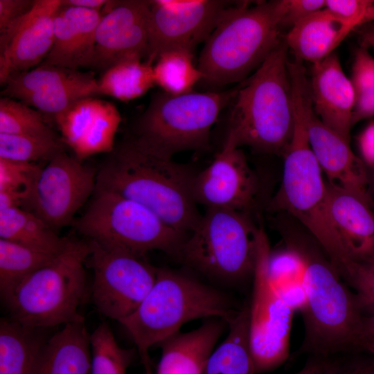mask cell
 I'll return each instance as SVG.
<instances>
[{
  "mask_svg": "<svg viewBox=\"0 0 374 374\" xmlns=\"http://www.w3.org/2000/svg\"><path fill=\"white\" fill-rule=\"evenodd\" d=\"M97 170L96 189L143 205L181 233L188 235L201 219L192 195L197 172L142 149L129 137L114 146Z\"/></svg>",
  "mask_w": 374,
  "mask_h": 374,
  "instance_id": "cell-1",
  "label": "cell"
},
{
  "mask_svg": "<svg viewBox=\"0 0 374 374\" xmlns=\"http://www.w3.org/2000/svg\"><path fill=\"white\" fill-rule=\"evenodd\" d=\"M308 92L292 89L294 130L285 152L280 185L268 204L274 211H285L296 218L315 238L330 262L346 281L354 261L332 222L327 182L311 149L305 118Z\"/></svg>",
  "mask_w": 374,
  "mask_h": 374,
  "instance_id": "cell-2",
  "label": "cell"
},
{
  "mask_svg": "<svg viewBox=\"0 0 374 374\" xmlns=\"http://www.w3.org/2000/svg\"><path fill=\"white\" fill-rule=\"evenodd\" d=\"M288 50L283 37L254 73L238 86L226 136L237 147L283 157L287 152L294 130Z\"/></svg>",
  "mask_w": 374,
  "mask_h": 374,
  "instance_id": "cell-3",
  "label": "cell"
},
{
  "mask_svg": "<svg viewBox=\"0 0 374 374\" xmlns=\"http://www.w3.org/2000/svg\"><path fill=\"white\" fill-rule=\"evenodd\" d=\"M285 9L286 0L228 7L201 51L197 68L203 78L198 84L215 89L242 82L257 69L282 39Z\"/></svg>",
  "mask_w": 374,
  "mask_h": 374,
  "instance_id": "cell-4",
  "label": "cell"
},
{
  "mask_svg": "<svg viewBox=\"0 0 374 374\" xmlns=\"http://www.w3.org/2000/svg\"><path fill=\"white\" fill-rule=\"evenodd\" d=\"M240 309L224 293L190 276L157 268L156 281L148 294L136 310L119 323L131 336L148 368L149 349L178 332L184 324L211 317L228 323Z\"/></svg>",
  "mask_w": 374,
  "mask_h": 374,
  "instance_id": "cell-5",
  "label": "cell"
},
{
  "mask_svg": "<svg viewBox=\"0 0 374 374\" xmlns=\"http://www.w3.org/2000/svg\"><path fill=\"white\" fill-rule=\"evenodd\" d=\"M289 247L301 260L305 294L301 352L323 358L357 348L363 314L355 294L318 250L298 241Z\"/></svg>",
  "mask_w": 374,
  "mask_h": 374,
  "instance_id": "cell-6",
  "label": "cell"
},
{
  "mask_svg": "<svg viewBox=\"0 0 374 374\" xmlns=\"http://www.w3.org/2000/svg\"><path fill=\"white\" fill-rule=\"evenodd\" d=\"M86 240L68 238L48 265L22 280L3 299L12 320L40 330L84 319L78 309L87 293Z\"/></svg>",
  "mask_w": 374,
  "mask_h": 374,
  "instance_id": "cell-7",
  "label": "cell"
},
{
  "mask_svg": "<svg viewBox=\"0 0 374 374\" xmlns=\"http://www.w3.org/2000/svg\"><path fill=\"white\" fill-rule=\"evenodd\" d=\"M237 89L238 86L180 95L156 92L136 119L129 138L142 149L167 159L184 151L208 150L211 127Z\"/></svg>",
  "mask_w": 374,
  "mask_h": 374,
  "instance_id": "cell-8",
  "label": "cell"
},
{
  "mask_svg": "<svg viewBox=\"0 0 374 374\" xmlns=\"http://www.w3.org/2000/svg\"><path fill=\"white\" fill-rule=\"evenodd\" d=\"M73 225L89 241L143 256L152 250L177 256L188 237L143 205L100 189L95 190L91 204Z\"/></svg>",
  "mask_w": 374,
  "mask_h": 374,
  "instance_id": "cell-9",
  "label": "cell"
},
{
  "mask_svg": "<svg viewBox=\"0 0 374 374\" xmlns=\"http://www.w3.org/2000/svg\"><path fill=\"white\" fill-rule=\"evenodd\" d=\"M258 230L247 213L208 208L177 257L208 277L241 282L253 276Z\"/></svg>",
  "mask_w": 374,
  "mask_h": 374,
  "instance_id": "cell-10",
  "label": "cell"
},
{
  "mask_svg": "<svg viewBox=\"0 0 374 374\" xmlns=\"http://www.w3.org/2000/svg\"><path fill=\"white\" fill-rule=\"evenodd\" d=\"M270 254L267 235L259 227L249 315V345L256 374L273 371L287 360L294 312L271 282Z\"/></svg>",
  "mask_w": 374,
  "mask_h": 374,
  "instance_id": "cell-11",
  "label": "cell"
},
{
  "mask_svg": "<svg viewBox=\"0 0 374 374\" xmlns=\"http://www.w3.org/2000/svg\"><path fill=\"white\" fill-rule=\"evenodd\" d=\"M89 242L91 251L86 264L93 271L91 301L102 315L120 322L148 294L156 281L157 267L143 256Z\"/></svg>",
  "mask_w": 374,
  "mask_h": 374,
  "instance_id": "cell-12",
  "label": "cell"
},
{
  "mask_svg": "<svg viewBox=\"0 0 374 374\" xmlns=\"http://www.w3.org/2000/svg\"><path fill=\"white\" fill-rule=\"evenodd\" d=\"M94 167L65 151L44 165L22 208L29 211L57 232L69 224L96 186Z\"/></svg>",
  "mask_w": 374,
  "mask_h": 374,
  "instance_id": "cell-13",
  "label": "cell"
},
{
  "mask_svg": "<svg viewBox=\"0 0 374 374\" xmlns=\"http://www.w3.org/2000/svg\"><path fill=\"white\" fill-rule=\"evenodd\" d=\"M230 1L222 0H151L148 55L151 63L173 50L193 52L206 42Z\"/></svg>",
  "mask_w": 374,
  "mask_h": 374,
  "instance_id": "cell-14",
  "label": "cell"
},
{
  "mask_svg": "<svg viewBox=\"0 0 374 374\" xmlns=\"http://www.w3.org/2000/svg\"><path fill=\"white\" fill-rule=\"evenodd\" d=\"M261 185L240 148L225 139L212 163L197 172L192 195L197 204L250 215L259 204Z\"/></svg>",
  "mask_w": 374,
  "mask_h": 374,
  "instance_id": "cell-15",
  "label": "cell"
},
{
  "mask_svg": "<svg viewBox=\"0 0 374 374\" xmlns=\"http://www.w3.org/2000/svg\"><path fill=\"white\" fill-rule=\"evenodd\" d=\"M3 87L2 97L20 101L54 119L77 101L100 95L93 71L45 64L10 76Z\"/></svg>",
  "mask_w": 374,
  "mask_h": 374,
  "instance_id": "cell-16",
  "label": "cell"
},
{
  "mask_svg": "<svg viewBox=\"0 0 374 374\" xmlns=\"http://www.w3.org/2000/svg\"><path fill=\"white\" fill-rule=\"evenodd\" d=\"M107 6L97 26L89 66L103 72L121 62L148 55L150 1H109Z\"/></svg>",
  "mask_w": 374,
  "mask_h": 374,
  "instance_id": "cell-17",
  "label": "cell"
},
{
  "mask_svg": "<svg viewBox=\"0 0 374 374\" xmlns=\"http://www.w3.org/2000/svg\"><path fill=\"white\" fill-rule=\"evenodd\" d=\"M62 0H35L24 16L0 32V84L39 66L53 44V19Z\"/></svg>",
  "mask_w": 374,
  "mask_h": 374,
  "instance_id": "cell-18",
  "label": "cell"
},
{
  "mask_svg": "<svg viewBox=\"0 0 374 374\" xmlns=\"http://www.w3.org/2000/svg\"><path fill=\"white\" fill-rule=\"evenodd\" d=\"M311 149L329 184L344 189L372 207L368 168L352 150L350 141L326 126L314 111L311 96L305 105Z\"/></svg>",
  "mask_w": 374,
  "mask_h": 374,
  "instance_id": "cell-19",
  "label": "cell"
},
{
  "mask_svg": "<svg viewBox=\"0 0 374 374\" xmlns=\"http://www.w3.org/2000/svg\"><path fill=\"white\" fill-rule=\"evenodd\" d=\"M309 85L316 114L326 126L350 141L355 91L335 53L313 64Z\"/></svg>",
  "mask_w": 374,
  "mask_h": 374,
  "instance_id": "cell-20",
  "label": "cell"
},
{
  "mask_svg": "<svg viewBox=\"0 0 374 374\" xmlns=\"http://www.w3.org/2000/svg\"><path fill=\"white\" fill-rule=\"evenodd\" d=\"M101 11L63 6L53 19V44L42 64L78 70L90 66Z\"/></svg>",
  "mask_w": 374,
  "mask_h": 374,
  "instance_id": "cell-21",
  "label": "cell"
},
{
  "mask_svg": "<svg viewBox=\"0 0 374 374\" xmlns=\"http://www.w3.org/2000/svg\"><path fill=\"white\" fill-rule=\"evenodd\" d=\"M330 215L344 247L356 262L374 258V212L357 197L327 183Z\"/></svg>",
  "mask_w": 374,
  "mask_h": 374,
  "instance_id": "cell-22",
  "label": "cell"
},
{
  "mask_svg": "<svg viewBox=\"0 0 374 374\" xmlns=\"http://www.w3.org/2000/svg\"><path fill=\"white\" fill-rule=\"evenodd\" d=\"M226 327L225 320L213 318L195 330L169 337L159 344L161 355L156 374H203Z\"/></svg>",
  "mask_w": 374,
  "mask_h": 374,
  "instance_id": "cell-23",
  "label": "cell"
},
{
  "mask_svg": "<svg viewBox=\"0 0 374 374\" xmlns=\"http://www.w3.org/2000/svg\"><path fill=\"white\" fill-rule=\"evenodd\" d=\"M33 374H91L90 335L84 319L64 325L42 344Z\"/></svg>",
  "mask_w": 374,
  "mask_h": 374,
  "instance_id": "cell-24",
  "label": "cell"
},
{
  "mask_svg": "<svg viewBox=\"0 0 374 374\" xmlns=\"http://www.w3.org/2000/svg\"><path fill=\"white\" fill-rule=\"evenodd\" d=\"M354 29L324 8L297 22L284 39L295 59L315 64L332 54Z\"/></svg>",
  "mask_w": 374,
  "mask_h": 374,
  "instance_id": "cell-25",
  "label": "cell"
},
{
  "mask_svg": "<svg viewBox=\"0 0 374 374\" xmlns=\"http://www.w3.org/2000/svg\"><path fill=\"white\" fill-rule=\"evenodd\" d=\"M249 305L228 322L229 332L213 350L203 374H256L249 337Z\"/></svg>",
  "mask_w": 374,
  "mask_h": 374,
  "instance_id": "cell-26",
  "label": "cell"
},
{
  "mask_svg": "<svg viewBox=\"0 0 374 374\" xmlns=\"http://www.w3.org/2000/svg\"><path fill=\"white\" fill-rule=\"evenodd\" d=\"M0 238L52 253H59L68 238L55 231L33 213L22 208L0 211Z\"/></svg>",
  "mask_w": 374,
  "mask_h": 374,
  "instance_id": "cell-27",
  "label": "cell"
},
{
  "mask_svg": "<svg viewBox=\"0 0 374 374\" xmlns=\"http://www.w3.org/2000/svg\"><path fill=\"white\" fill-rule=\"evenodd\" d=\"M37 329L24 327L11 319L0 321V374H33L44 344Z\"/></svg>",
  "mask_w": 374,
  "mask_h": 374,
  "instance_id": "cell-28",
  "label": "cell"
},
{
  "mask_svg": "<svg viewBox=\"0 0 374 374\" xmlns=\"http://www.w3.org/2000/svg\"><path fill=\"white\" fill-rule=\"evenodd\" d=\"M99 94L128 101L143 96L155 84L153 64L139 59L121 62L98 80Z\"/></svg>",
  "mask_w": 374,
  "mask_h": 374,
  "instance_id": "cell-29",
  "label": "cell"
},
{
  "mask_svg": "<svg viewBox=\"0 0 374 374\" xmlns=\"http://www.w3.org/2000/svg\"><path fill=\"white\" fill-rule=\"evenodd\" d=\"M52 253L0 238V293L4 299L26 277L50 263Z\"/></svg>",
  "mask_w": 374,
  "mask_h": 374,
  "instance_id": "cell-30",
  "label": "cell"
},
{
  "mask_svg": "<svg viewBox=\"0 0 374 374\" xmlns=\"http://www.w3.org/2000/svg\"><path fill=\"white\" fill-rule=\"evenodd\" d=\"M193 52L173 50L161 55L153 71L155 83L162 91L172 95L193 91L203 75L193 63Z\"/></svg>",
  "mask_w": 374,
  "mask_h": 374,
  "instance_id": "cell-31",
  "label": "cell"
},
{
  "mask_svg": "<svg viewBox=\"0 0 374 374\" xmlns=\"http://www.w3.org/2000/svg\"><path fill=\"white\" fill-rule=\"evenodd\" d=\"M65 151L59 137L0 133V158L42 163Z\"/></svg>",
  "mask_w": 374,
  "mask_h": 374,
  "instance_id": "cell-32",
  "label": "cell"
},
{
  "mask_svg": "<svg viewBox=\"0 0 374 374\" xmlns=\"http://www.w3.org/2000/svg\"><path fill=\"white\" fill-rule=\"evenodd\" d=\"M91 374H126L132 353L117 343L110 327L100 324L90 335Z\"/></svg>",
  "mask_w": 374,
  "mask_h": 374,
  "instance_id": "cell-33",
  "label": "cell"
},
{
  "mask_svg": "<svg viewBox=\"0 0 374 374\" xmlns=\"http://www.w3.org/2000/svg\"><path fill=\"white\" fill-rule=\"evenodd\" d=\"M0 133L58 136L41 112L8 97L0 99Z\"/></svg>",
  "mask_w": 374,
  "mask_h": 374,
  "instance_id": "cell-34",
  "label": "cell"
},
{
  "mask_svg": "<svg viewBox=\"0 0 374 374\" xmlns=\"http://www.w3.org/2000/svg\"><path fill=\"white\" fill-rule=\"evenodd\" d=\"M350 81L355 91L353 127L374 116V57L364 47L355 51Z\"/></svg>",
  "mask_w": 374,
  "mask_h": 374,
  "instance_id": "cell-35",
  "label": "cell"
},
{
  "mask_svg": "<svg viewBox=\"0 0 374 374\" xmlns=\"http://www.w3.org/2000/svg\"><path fill=\"white\" fill-rule=\"evenodd\" d=\"M121 121L116 107L103 101L102 107L90 127L74 149L79 154L113 149L114 133Z\"/></svg>",
  "mask_w": 374,
  "mask_h": 374,
  "instance_id": "cell-36",
  "label": "cell"
},
{
  "mask_svg": "<svg viewBox=\"0 0 374 374\" xmlns=\"http://www.w3.org/2000/svg\"><path fill=\"white\" fill-rule=\"evenodd\" d=\"M103 101L94 97L81 99L55 118L65 140L73 148L89 130Z\"/></svg>",
  "mask_w": 374,
  "mask_h": 374,
  "instance_id": "cell-37",
  "label": "cell"
},
{
  "mask_svg": "<svg viewBox=\"0 0 374 374\" xmlns=\"http://www.w3.org/2000/svg\"><path fill=\"white\" fill-rule=\"evenodd\" d=\"M43 166L42 163L0 158V191L20 193L28 199L33 184Z\"/></svg>",
  "mask_w": 374,
  "mask_h": 374,
  "instance_id": "cell-38",
  "label": "cell"
},
{
  "mask_svg": "<svg viewBox=\"0 0 374 374\" xmlns=\"http://www.w3.org/2000/svg\"><path fill=\"white\" fill-rule=\"evenodd\" d=\"M347 283L355 290L362 314L374 312V258L355 262Z\"/></svg>",
  "mask_w": 374,
  "mask_h": 374,
  "instance_id": "cell-39",
  "label": "cell"
},
{
  "mask_svg": "<svg viewBox=\"0 0 374 374\" xmlns=\"http://www.w3.org/2000/svg\"><path fill=\"white\" fill-rule=\"evenodd\" d=\"M325 8L354 28L374 20V1L326 0Z\"/></svg>",
  "mask_w": 374,
  "mask_h": 374,
  "instance_id": "cell-40",
  "label": "cell"
},
{
  "mask_svg": "<svg viewBox=\"0 0 374 374\" xmlns=\"http://www.w3.org/2000/svg\"><path fill=\"white\" fill-rule=\"evenodd\" d=\"M324 8L323 0H286V9L280 22V28H292L299 21Z\"/></svg>",
  "mask_w": 374,
  "mask_h": 374,
  "instance_id": "cell-41",
  "label": "cell"
},
{
  "mask_svg": "<svg viewBox=\"0 0 374 374\" xmlns=\"http://www.w3.org/2000/svg\"><path fill=\"white\" fill-rule=\"evenodd\" d=\"M35 0H0V32L27 14Z\"/></svg>",
  "mask_w": 374,
  "mask_h": 374,
  "instance_id": "cell-42",
  "label": "cell"
},
{
  "mask_svg": "<svg viewBox=\"0 0 374 374\" xmlns=\"http://www.w3.org/2000/svg\"><path fill=\"white\" fill-rule=\"evenodd\" d=\"M362 160L366 167L374 170V121L371 122L357 139Z\"/></svg>",
  "mask_w": 374,
  "mask_h": 374,
  "instance_id": "cell-43",
  "label": "cell"
},
{
  "mask_svg": "<svg viewBox=\"0 0 374 374\" xmlns=\"http://www.w3.org/2000/svg\"><path fill=\"white\" fill-rule=\"evenodd\" d=\"M371 339H374V312L362 317L357 348H362L365 342Z\"/></svg>",
  "mask_w": 374,
  "mask_h": 374,
  "instance_id": "cell-44",
  "label": "cell"
},
{
  "mask_svg": "<svg viewBox=\"0 0 374 374\" xmlns=\"http://www.w3.org/2000/svg\"><path fill=\"white\" fill-rule=\"evenodd\" d=\"M109 1L106 0H62V5L100 11Z\"/></svg>",
  "mask_w": 374,
  "mask_h": 374,
  "instance_id": "cell-45",
  "label": "cell"
},
{
  "mask_svg": "<svg viewBox=\"0 0 374 374\" xmlns=\"http://www.w3.org/2000/svg\"><path fill=\"white\" fill-rule=\"evenodd\" d=\"M326 362L321 357H314L294 374H323Z\"/></svg>",
  "mask_w": 374,
  "mask_h": 374,
  "instance_id": "cell-46",
  "label": "cell"
},
{
  "mask_svg": "<svg viewBox=\"0 0 374 374\" xmlns=\"http://www.w3.org/2000/svg\"><path fill=\"white\" fill-rule=\"evenodd\" d=\"M360 38L364 48L370 46L374 49V26L364 28L360 33Z\"/></svg>",
  "mask_w": 374,
  "mask_h": 374,
  "instance_id": "cell-47",
  "label": "cell"
},
{
  "mask_svg": "<svg viewBox=\"0 0 374 374\" xmlns=\"http://www.w3.org/2000/svg\"><path fill=\"white\" fill-rule=\"evenodd\" d=\"M346 374H374V363L358 366Z\"/></svg>",
  "mask_w": 374,
  "mask_h": 374,
  "instance_id": "cell-48",
  "label": "cell"
},
{
  "mask_svg": "<svg viewBox=\"0 0 374 374\" xmlns=\"http://www.w3.org/2000/svg\"><path fill=\"white\" fill-rule=\"evenodd\" d=\"M323 374H343L336 366L326 363Z\"/></svg>",
  "mask_w": 374,
  "mask_h": 374,
  "instance_id": "cell-49",
  "label": "cell"
},
{
  "mask_svg": "<svg viewBox=\"0 0 374 374\" xmlns=\"http://www.w3.org/2000/svg\"><path fill=\"white\" fill-rule=\"evenodd\" d=\"M362 348H364L374 353V339L365 342Z\"/></svg>",
  "mask_w": 374,
  "mask_h": 374,
  "instance_id": "cell-50",
  "label": "cell"
},
{
  "mask_svg": "<svg viewBox=\"0 0 374 374\" xmlns=\"http://www.w3.org/2000/svg\"><path fill=\"white\" fill-rule=\"evenodd\" d=\"M368 171L370 181V186H372V188H374V170L369 169L368 170Z\"/></svg>",
  "mask_w": 374,
  "mask_h": 374,
  "instance_id": "cell-51",
  "label": "cell"
},
{
  "mask_svg": "<svg viewBox=\"0 0 374 374\" xmlns=\"http://www.w3.org/2000/svg\"><path fill=\"white\" fill-rule=\"evenodd\" d=\"M144 374H152L151 368H145V372Z\"/></svg>",
  "mask_w": 374,
  "mask_h": 374,
  "instance_id": "cell-52",
  "label": "cell"
}]
</instances>
